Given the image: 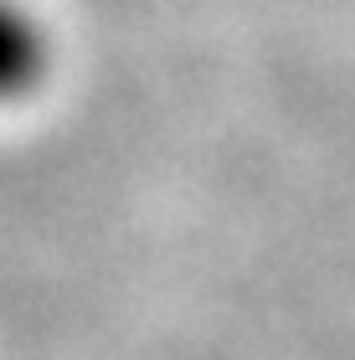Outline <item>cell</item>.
I'll return each instance as SVG.
<instances>
[{
  "label": "cell",
  "instance_id": "1",
  "mask_svg": "<svg viewBox=\"0 0 355 360\" xmlns=\"http://www.w3.org/2000/svg\"><path fill=\"white\" fill-rule=\"evenodd\" d=\"M46 68V41L41 26L15 6V0H0V98L26 93Z\"/></svg>",
  "mask_w": 355,
  "mask_h": 360
}]
</instances>
